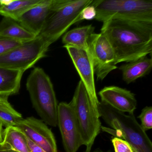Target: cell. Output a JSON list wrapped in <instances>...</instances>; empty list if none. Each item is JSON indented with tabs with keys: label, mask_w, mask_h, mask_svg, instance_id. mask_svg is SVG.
I'll return each instance as SVG.
<instances>
[{
	"label": "cell",
	"mask_w": 152,
	"mask_h": 152,
	"mask_svg": "<svg viewBox=\"0 0 152 152\" xmlns=\"http://www.w3.org/2000/svg\"><path fill=\"white\" fill-rule=\"evenodd\" d=\"M49 48L43 39L37 36L0 56V67L25 72L46 56Z\"/></svg>",
	"instance_id": "obj_7"
},
{
	"label": "cell",
	"mask_w": 152,
	"mask_h": 152,
	"mask_svg": "<svg viewBox=\"0 0 152 152\" xmlns=\"http://www.w3.org/2000/svg\"><path fill=\"white\" fill-rule=\"evenodd\" d=\"M105 36L115 55V64L151 55L152 23L111 19L103 23Z\"/></svg>",
	"instance_id": "obj_1"
},
{
	"label": "cell",
	"mask_w": 152,
	"mask_h": 152,
	"mask_svg": "<svg viewBox=\"0 0 152 152\" xmlns=\"http://www.w3.org/2000/svg\"><path fill=\"white\" fill-rule=\"evenodd\" d=\"M0 36L23 42L32 40L37 37L17 21L7 17H3L0 22Z\"/></svg>",
	"instance_id": "obj_15"
},
{
	"label": "cell",
	"mask_w": 152,
	"mask_h": 152,
	"mask_svg": "<svg viewBox=\"0 0 152 152\" xmlns=\"http://www.w3.org/2000/svg\"><path fill=\"white\" fill-rule=\"evenodd\" d=\"M95 27L92 25L75 28L67 32L62 38L64 46H69L90 52L89 41Z\"/></svg>",
	"instance_id": "obj_16"
},
{
	"label": "cell",
	"mask_w": 152,
	"mask_h": 152,
	"mask_svg": "<svg viewBox=\"0 0 152 152\" xmlns=\"http://www.w3.org/2000/svg\"><path fill=\"white\" fill-rule=\"evenodd\" d=\"M58 1L59 0H42L21 16L17 22L27 31L38 36Z\"/></svg>",
	"instance_id": "obj_12"
},
{
	"label": "cell",
	"mask_w": 152,
	"mask_h": 152,
	"mask_svg": "<svg viewBox=\"0 0 152 152\" xmlns=\"http://www.w3.org/2000/svg\"><path fill=\"white\" fill-rule=\"evenodd\" d=\"M26 87L33 106L46 124L58 125V104L50 78L42 68H34L27 78Z\"/></svg>",
	"instance_id": "obj_3"
},
{
	"label": "cell",
	"mask_w": 152,
	"mask_h": 152,
	"mask_svg": "<svg viewBox=\"0 0 152 152\" xmlns=\"http://www.w3.org/2000/svg\"><path fill=\"white\" fill-rule=\"evenodd\" d=\"M25 137L26 141H27V145H28V147H29L31 152H45L40 147L36 145L34 142H33L26 136H25Z\"/></svg>",
	"instance_id": "obj_25"
},
{
	"label": "cell",
	"mask_w": 152,
	"mask_h": 152,
	"mask_svg": "<svg viewBox=\"0 0 152 152\" xmlns=\"http://www.w3.org/2000/svg\"><path fill=\"white\" fill-rule=\"evenodd\" d=\"M152 67V58L146 56L127 63L121 66L119 69L122 73L124 81L129 84L148 74Z\"/></svg>",
	"instance_id": "obj_14"
},
{
	"label": "cell",
	"mask_w": 152,
	"mask_h": 152,
	"mask_svg": "<svg viewBox=\"0 0 152 152\" xmlns=\"http://www.w3.org/2000/svg\"><path fill=\"white\" fill-rule=\"evenodd\" d=\"M71 103L79 124L82 145L86 146L84 152H91L102 127L99 111V102H94L91 99L80 80Z\"/></svg>",
	"instance_id": "obj_4"
},
{
	"label": "cell",
	"mask_w": 152,
	"mask_h": 152,
	"mask_svg": "<svg viewBox=\"0 0 152 152\" xmlns=\"http://www.w3.org/2000/svg\"><path fill=\"white\" fill-rule=\"evenodd\" d=\"M112 142L115 152H137L129 143L122 139L115 137Z\"/></svg>",
	"instance_id": "obj_23"
},
{
	"label": "cell",
	"mask_w": 152,
	"mask_h": 152,
	"mask_svg": "<svg viewBox=\"0 0 152 152\" xmlns=\"http://www.w3.org/2000/svg\"><path fill=\"white\" fill-rule=\"evenodd\" d=\"M92 1L93 0H59L38 36L50 47L72 25L79 22L82 10Z\"/></svg>",
	"instance_id": "obj_6"
},
{
	"label": "cell",
	"mask_w": 152,
	"mask_h": 152,
	"mask_svg": "<svg viewBox=\"0 0 152 152\" xmlns=\"http://www.w3.org/2000/svg\"><path fill=\"white\" fill-rule=\"evenodd\" d=\"M24 42L0 36V56L23 44Z\"/></svg>",
	"instance_id": "obj_22"
},
{
	"label": "cell",
	"mask_w": 152,
	"mask_h": 152,
	"mask_svg": "<svg viewBox=\"0 0 152 152\" xmlns=\"http://www.w3.org/2000/svg\"><path fill=\"white\" fill-rule=\"evenodd\" d=\"M42 0H0V15L18 21L19 18Z\"/></svg>",
	"instance_id": "obj_17"
},
{
	"label": "cell",
	"mask_w": 152,
	"mask_h": 152,
	"mask_svg": "<svg viewBox=\"0 0 152 152\" xmlns=\"http://www.w3.org/2000/svg\"><path fill=\"white\" fill-rule=\"evenodd\" d=\"M138 118L140 120L141 128L145 132L152 128V107H144Z\"/></svg>",
	"instance_id": "obj_21"
},
{
	"label": "cell",
	"mask_w": 152,
	"mask_h": 152,
	"mask_svg": "<svg viewBox=\"0 0 152 152\" xmlns=\"http://www.w3.org/2000/svg\"><path fill=\"white\" fill-rule=\"evenodd\" d=\"M99 22L111 19L152 23V1L93 0Z\"/></svg>",
	"instance_id": "obj_5"
},
{
	"label": "cell",
	"mask_w": 152,
	"mask_h": 152,
	"mask_svg": "<svg viewBox=\"0 0 152 152\" xmlns=\"http://www.w3.org/2000/svg\"><path fill=\"white\" fill-rule=\"evenodd\" d=\"M100 117L112 128L101 127L104 131L129 143L137 152H152V143L133 114H126L99 102Z\"/></svg>",
	"instance_id": "obj_2"
},
{
	"label": "cell",
	"mask_w": 152,
	"mask_h": 152,
	"mask_svg": "<svg viewBox=\"0 0 152 152\" xmlns=\"http://www.w3.org/2000/svg\"><path fill=\"white\" fill-rule=\"evenodd\" d=\"M8 96H0V121L3 126H15L23 120L22 115L15 110L8 101Z\"/></svg>",
	"instance_id": "obj_20"
},
{
	"label": "cell",
	"mask_w": 152,
	"mask_h": 152,
	"mask_svg": "<svg viewBox=\"0 0 152 152\" xmlns=\"http://www.w3.org/2000/svg\"><path fill=\"white\" fill-rule=\"evenodd\" d=\"M14 126L19 129L45 152H57L55 136L42 120L34 117H27L23 119Z\"/></svg>",
	"instance_id": "obj_10"
},
{
	"label": "cell",
	"mask_w": 152,
	"mask_h": 152,
	"mask_svg": "<svg viewBox=\"0 0 152 152\" xmlns=\"http://www.w3.org/2000/svg\"><path fill=\"white\" fill-rule=\"evenodd\" d=\"M93 152H104V151H101V150H99V149H97V150H96V151H94Z\"/></svg>",
	"instance_id": "obj_28"
},
{
	"label": "cell",
	"mask_w": 152,
	"mask_h": 152,
	"mask_svg": "<svg viewBox=\"0 0 152 152\" xmlns=\"http://www.w3.org/2000/svg\"><path fill=\"white\" fill-rule=\"evenodd\" d=\"M96 16V9L94 6L91 4L82 10L79 18V22L83 20H91L95 19Z\"/></svg>",
	"instance_id": "obj_24"
},
{
	"label": "cell",
	"mask_w": 152,
	"mask_h": 152,
	"mask_svg": "<svg viewBox=\"0 0 152 152\" xmlns=\"http://www.w3.org/2000/svg\"><path fill=\"white\" fill-rule=\"evenodd\" d=\"M101 102L122 113L133 114L137 106L135 95L117 86L105 87L99 92Z\"/></svg>",
	"instance_id": "obj_13"
},
{
	"label": "cell",
	"mask_w": 152,
	"mask_h": 152,
	"mask_svg": "<svg viewBox=\"0 0 152 152\" xmlns=\"http://www.w3.org/2000/svg\"><path fill=\"white\" fill-rule=\"evenodd\" d=\"M89 47L94 73L97 80H102L112 71L117 68L113 50L108 40L101 33L91 34Z\"/></svg>",
	"instance_id": "obj_8"
},
{
	"label": "cell",
	"mask_w": 152,
	"mask_h": 152,
	"mask_svg": "<svg viewBox=\"0 0 152 152\" xmlns=\"http://www.w3.org/2000/svg\"><path fill=\"white\" fill-rule=\"evenodd\" d=\"M1 143L7 145L18 152H31L25 136L15 126L6 127L3 130V140Z\"/></svg>",
	"instance_id": "obj_19"
},
{
	"label": "cell",
	"mask_w": 152,
	"mask_h": 152,
	"mask_svg": "<svg viewBox=\"0 0 152 152\" xmlns=\"http://www.w3.org/2000/svg\"><path fill=\"white\" fill-rule=\"evenodd\" d=\"M58 125L66 152H76L82 145L78 121L71 102H61L58 107Z\"/></svg>",
	"instance_id": "obj_9"
},
{
	"label": "cell",
	"mask_w": 152,
	"mask_h": 152,
	"mask_svg": "<svg viewBox=\"0 0 152 152\" xmlns=\"http://www.w3.org/2000/svg\"><path fill=\"white\" fill-rule=\"evenodd\" d=\"M24 72L0 67V96L9 97L18 93Z\"/></svg>",
	"instance_id": "obj_18"
},
{
	"label": "cell",
	"mask_w": 152,
	"mask_h": 152,
	"mask_svg": "<svg viewBox=\"0 0 152 152\" xmlns=\"http://www.w3.org/2000/svg\"><path fill=\"white\" fill-rule=\"evenodd\" d=\"M0 152H18L11 148L7 145L0 143Z\"/></svg>",
	"instance_id": "obj_26"
},
{
	"label": "cell",
	"mask_w": 152,
	"mask_h": 152,
	"mask_svg": "<svg viewBox=\"0 0 152 152\" xmlns=\"http://www.w3.org/2000/svg\"><path fill=\"white\" fill-rule=\"evenodd\" d=\"M3 124L0 121V143H1L3 140Z\"/></svg>",
	"instance_id": "obj_27"
},
{
	"label": "cell",
	"mask_w": 152,
	"mask_h": 152,
	"mask_svg": "<svg viewBox=\"0 0 152 152\" xmlns=\"http://www.w3.org/2000/svg\"><path fill=\"white\" fill-rule=\"evenodd\" d=\"M64 47L67 50L90 97L94 102L99 103L96 92L95 73L90 52L71 46Z\"/></svg>",
	"instance_id": "obj_11"
}]
</instances>
